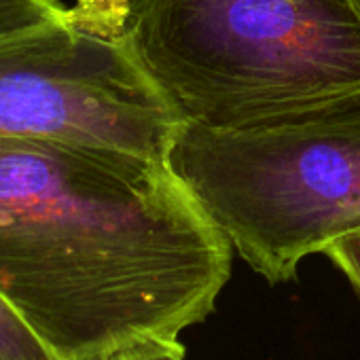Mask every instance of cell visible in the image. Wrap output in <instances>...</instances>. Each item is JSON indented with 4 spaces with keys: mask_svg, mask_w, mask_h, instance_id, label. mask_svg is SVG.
<instances>
[{
    "mask_svg": "<svg viewBox=\"0 0 360 360\" xmlns=\"http://www.w3.org/2000/svg\"><path fill=\"white\" fill-rule=\"evenodd\" d=\"M233 246L169 161L0 138V297L58 360L208 320Z\"/></svg>",
    "mask_w": 360,
    "mask_h": 360,
    "instance_id": "1",
    "label": "cell"
},
{
    "mask_svg": "<svg viewBox=\"0 0 360 360\" xmlns=\"http://www.w3.org/2000/svg\"><path fill=\"white\" fill-rule=\"evenodd\" d=\"M129 32L185 125L233 129L360 94L352 0H129Z\"/></svg>",
    "mask_w": 360,
    "mask_h": 360,
    "instance_id": "2",
    "label": "cell"
},
{
    "mask_svg": "<svg viewBox=\"0 0 360 360\" xmlns=\"http://www.w3.org/2000/svg\"><path fill=\"white\" fill-rule=\"evenodd\" d=\"M169 165L271 286L360 231V94L263 123L185 125Z\"/></svg>",
    "mask_w": 360,
    "mask_h": 360,
    "instance_id": "3",
    "label": "cell"
},
{
    "mask_svg": "<svg viewBox=\"0 0 360 360\" xmlns=\"http://www.w3.org/2000/svg\"><path fill=\"white\" fill-rule=\"evenodd\" d=\"M183 127L136 51L129 0H77L53 22L0 37V138L169 161Z\"/></svg>",
    "mask_w": 360,
    "mask_h": 360,
    "instance_id": "4",
    "label": "cell"
},
{
    "mask_svg": "<svg viewBox=\"0 0 360 360\" xmlns=\"http://www.w3.org/2000/svg\"><path fill=\"white\" fill-rule=\"evenodd\" d=\"M0 360H58L3 297H0Z\"/></svg>",
    "mask_w": 360,
    "mask_h": 360,
    "instance_id": "5",
    "label": "cell"
},
{
    "mask_svg": "<svg viewBox=\"0 0 360 360\" xmlns=\"http://www.w3.org/2000/svg\"><path fill=\"white\" fill-rule=\"evenodd\" d=\"M66 9L60 0H0V37L53 22Z\"/></svg>",
    "mask_w": 360,
    "mask_h": 360,
    "instance_id": "6",
    "label": "cell"
},
{
    "mask_svg": "<svg viewBox=\"0 0 360 360\" xmlns=\"http://www.w3.org/2000/svg\"><path fill=\"white\" fill-rule=\"evenodd\" d=\"M322 255H326L335 263V267L347 278V282L360 297V231L333 242Z\"/></svg>",
    "mask_w": 360,
    "mask_h": 360,
    "instance_id": "7",
    "label": "cell"
},
{
    "mask_svg": "<svg viewBox=\"0 0 360 360\" xmlns=\"http://www.w3.org/2000/svg\"><path fill=\"white\" fill-rule=\"evenodd\" d=\"M127 360H187L185 345L178 339L150 337L121 349Z\"/></svg>",
    "mask_w": 360,
    "mask_h": 360,
    "instance_id": "8",
    "label": "cell"
},
{
    "mask_svg": "<svg viewBox=\"0 0 360 360\" xmlns=\"http://www.w3.org/2000/svg\"><path fill=\"white\" fill-rule=\"evenodd\" d=\"M104 360H127L125 358V354L123 352H117V354H110L108 358H104Z\"/></svg>",
    "mask_w": 360,
    "mask_h": 360,
    "instance_id": "9",
    "label": "cell"
},
{
    "mask_svg": "<svg viewBox=\"0 0 360 360\" xmlns=\"http://www.w3.org/2000/svg\"><path fill=\"white\" fill-rule=\"evenodd\" d=\"M352 3H354V7H356V11L360 13V0H352Z\"/></svg>",
    "mask_w": 360,
    "mask_h": 360,
    "instance_id": "10",
    "label": "cell"
}]
</instances>
